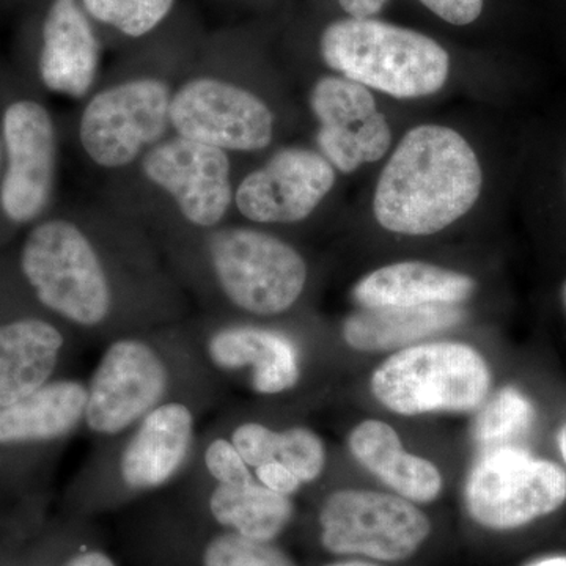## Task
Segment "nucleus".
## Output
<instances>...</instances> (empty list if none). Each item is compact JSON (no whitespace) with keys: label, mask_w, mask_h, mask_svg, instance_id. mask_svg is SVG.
Instances as JSON below:
<instances>
[{"label":"nucleus","mask_w":566,"mask_h":566,"mask_svg":"<svg viewBox=\"0 0 566 566\" xmlns=\"http://www.w3.org/2000/svg\"><path fill=\"white\" fill-rule=\"evenodd\" d=\"M308 103L319 123L316 145L335 169L352 174L389 151L392 133L374 95L359 82L324 76L312 87Z\"/></svg>","instance_id":"nucleus-17"},{"label":"nucleus","mask_w":566,"mask_h":566,"mask_svg":"<svg viewBox=\"0 0 566 566\" xmlns=\"http://www.w3.org/2000/svg\"><path fill=\"white\" fill-rule=\"evenodd\" d=\"M334 182V167L322 153L282 148L234 188V207L252 223H296L319 207Z\"/></svg>","instance_id":"nucleus-18"},{"label":"nucleus","mask_w":566,"mask_h":566,"mask_svg":"<svg viewBox=\"0 0 566 566\" xmlns=\"http://www.w3.org/2000/svg\"><path fill=\"white\" fill-rule=\"evenodd\" d=\"M420 2L442 20L455 25L471 24L483 10V0H420Z\"/></svg>","instance_id":"nucleus-29"},{"label":"nucleus","mask_w":566,"mask_h":566,"mask_svg":"<svg viewBox=\"0 0 566 566\" xmlns=\"http://www.w3.org/2000/svg\"><path fill=\"white\" fill-rule=\"evenodd\" d=\"M349 452L401 497L419 504L438 499L442 475L431 461L406 452L397 431L381 420H364L348 436Z\"/></svg>","instance_id":"nucleus-22"},{"label":"nucleus","mask_w":566,"mask_h":566,"mask_svg":"<svg viewBox=\"0 0 566 566\" xmlns=\"http://www.w3.org/2000/svg\"><path fill=\"white\" fill-rule=\"evenodd\" d=\"M200 357L221 389L244 386L263 398L292 394L304 376V352L286 331L245 319H186Z\"/></svg>","instance_id":"nucleus-11"},{"label":"nucleus","mask_w":566,"mask_h":566,"mask_svg":"<svg viewBox=\"0 0 566 566\" xmlns=\"http://www.w3.org/2000/svg\"><path fill=\"white\" fill-rule=\"evenodd\" d=\"M464 501L480 526L512 531L565 504L566 472L523 447L486 450L469 472Z\"/></svg>","instance_id":"nucleus-13"},{"label":"nucleus","mask_w":566,"mask_h":566,"mask_svg":"<svg viewBox=\"0 0 566 566\" xmlns=\"http://www.w3.org/2000/svg\"><path fill=\"white\" fill-rule=\"evenodd\" d=\"M137 164L142 177L170 199L186 232L216 229L232 210V163L221 148L170 134Z\"/></svg>","instance_id":"nucleus-15"},{"label":"nucleus","mask_w":566,"mask_h":566,"mask_svg":"<svg viewBox=\"0 0 566 566\" xmlns=\"http://www.w3.org/2000/svg\"><path fill=\"white\" fill-rule=\"evenodd\" d=\"M189 468L211 482L226 485H244L255 480L243 457L214 424L200 431L196 455Z\"/></svg>","instance_id":"nucleus-27"},{"label":"nucleus","mask_w":566,"mask_h":566,"mask_svg":"<svg viewBox=\"0 0 566 566\" xmlns=\"http://www.w3.org/2000/svg\"><path fill=\"white\" fill-rule=\"evenodd\" d=\"M91 20L111 25L132 39L155 31L172 11L175 0H81Z\"/></svg>","instance_id":"nucleus-26"},{"label":"nucleus","mask_w":566,"mask_h":566,"mask_svg":"<svg viewBox=\"0 0 566 566\" xmlns=\"http://www.w3.org/2000/svg\"><path fill=\"white\" fill-rule=\"evenodd\" d=\"M482 167L469 142L452 128L411 129L376 185V221L389 232L427 237L463 218L482 191Z\"/></svg>","instance_id":"nucleus-4"},{"label":"nucleus","mask_w":566,"mask_h":566,"mask_svg":"<svg viewBox=\"0 0 566 566\" xmlns=\"http://www.w3.org/2000/svg\"><path fill=\"white\" fill-rule=\"evenodd\" d=\"M275 461L286 465L304 486L311 485L326 468V446L311 428L293 424L279 430Z\"/></svg>","instance_id":"nucleus-28"},{"label":"nucleus","mask_w":566,"mask_h":566,"mask_svg":"<svg viewBox=\"0 0 566 566\" xmlns=\"http://www.w3.org/2000/svg\"><path fill=\"white\" fill-rule=\"evenodd\" d=\"M558 447H560L562 457H564L566 464V424L558 431Z\"/></svg>","instance_id":"nucleus-34"},{"label":"nucleus","mask_w":566,"mask_h":566,"mask_svg":"<svg viewBox=\"0 0 566 566\" xmlns=\"http://www.w3.org/2000/svg\"><path fill=\"white\" fill-rule=\"evenodd\" d=\"M322 57L364 87L395 98H422L444 87L450 57L423 33L371 18H348L324 29Z\"/></svg>","instance_id":"nucleus-6"},{"label":"nucleus","mask_w":566,"mask_h":566,"mask_svg":"<svg viewBox=\"0 0 566 566\" xmlns=\"http://www.w3.org/2000/svg\"><path fill=\"white\" fill-rule=\"evenodd\" d=\"M349 18H371L386 6L387 0H338Z\"/></svg>","instance_id":"nucleus-32"},{"label":"nucleus","mask_w":566,"mask_h":566,"mask_svg":"<svg viewBox=\"0 0 566 566\" xmlns=\"http://www.w3.org/2000/svg\"><path fill=\"white\" fill-rule=\"evenodd\" d=\"M210 409L192 401H170L115 438L95 447L70 480L71 509L99 512L163 493L188 472Z\"/></svg>","instance_id":"nucleus-5"},{"label":"nucleus","mask_w":566,"mask_h":566,"mask_svg":"<svg viewBox=\"0 0 566 566\" xmlns=\"http://www.w3.org/2000/svg\"><path fill=\"white\" fill-rule=\"evenodd\" d=\"M84 340L48 314L0 255V408L69 376Z\"/></svg>","instance_id":"nucleus-9"},{"label":"nucleus","mask_w":566,"mask_h":566,"mask_svg":"<svg viewBox=\"0 0 566 566\" xmlns=\"http://www.w3.org/2000/svg\"><path fill=\"white\" fill-rule=\"evenodd\" d=\"M221 392L186 322L151 327L104 345L87 379L84 428L104 441L170 401H192L212 411Z\"/></svg>","instance_id":"nucleus-3"},{"label":"nucleus","mask_w":566,"mask_h":566,"mask_svg":"<svg viewBox=\"0 0 566 566\" xmlns=\"http://www.w3.org/2000/svg\"><path fill=\"white\" fill-rule=\"evenodd\" d=\"M458 304L363 307L342 324L345 344L356 352L405 349L463 322Z\"/></svg>","instance_id":"nucleus-23"},{"label":"nucleus","mask_w":566,"mask_h":566,"mask_svg":"<svg viewBox=\"0 0 566 566\" xmlns=\"http://www.w3.org/2000/svg\"><path fill=\"white\" fill-rule=\"evenodd\" d=\"M62 566H118L106 551L98 547H81L71 554Z\"/></svg>","instance_id":"nucleus-31"},{"label":"nucleus","mask_w":566,"mask_h":566,"mask_svg":"<svg viewBox=\"0 0 566 566\" xmlns=\"http://www.w3.org/2000/svg\"><path fill=\"white\" fill-rule=\"evenodd\" d=\"M175 85L158 76H134L96 88L85 99L77 140L96 167L128 169L172 134Z\"/></svg>","instance_id":"nucleus-10"},{"label":"nucleus","mask_w":566,"mask_h":566,"mask_svg":"<svg viewBox=\"0 0 566 566\" xmlns=\"http://www.w3.org/2000/svg\"><path fill=\"white\" fill-rule=\"evenodd\" d=\"M172 491L210 526L256 542L274 543L296 513L293 497L268 490L256 480L244 485H226L205 479L191 468Z\"/></svg>","instance_id":"nucleus-20"},{"label":"nucleus","mask_w":566,"mask_h":566,"mask_svg":"<svg viewBox=\"0 0 566 566\" xmlns=\"http://www.w3.org/2000/svg\"><path fill=\"white\" fill-rule=\"evenodd\" d=\"M326 566H378V565L368 564V562H360V560H345V562H335V564H329Z\"/></svg>","instance_id":"nucleus-35"},{"label":"nucleus","mask_w":566,"mask_h":566,"mask_svg":"<svg viewBox=\"0 0 566 566\" xmlns=\"http://www.w3.org/2000/svg\"><path fill=\"white\" fill-rule=\"evenodd\" d=\"M252 472L256 482L262 483L268 490L275 491V493L283 495H290V497L300 493L304 486L303 483L300 482V479H297L286 465L279 463V461H268V463L253 469Z\"/></svg>","instance_id":"nucleus-30"},{"label":"nucleus","mask_w":566,"mask_h":566,"mask_svg":"<svg viewBox=\"0 0 566 566\" xmlns=\"http://www.w3.org/2000/svg\"><path fill=\"white\" fill-rule=\"evenodd\" d=\"M87 381L62 376L0 408V486L44 482L85 422Z\"/></svg>","instance_id":"nucleus-12"},{"label":"nucleus","mask_w":566,"mask_h":566,"mask_svg":"<svg viewBox=\"0 0 566 566\" xmlns=\"http://www.w3.org/2000/svg\"><path fill=\"white\" fill-rule=\"evenodd\" d=\"M2 163H3V151H2V140H0V172H2Z\"/></svg>","instance_id":"nucleus-36"},{"label":"nucleus","mask_w":566,"mask_h":566,"mask_svg":"<svg viewBox=\"0 0 566 566\" xmlns=\"http://www.w3.org/2000/svg\"><path fill=\"white\" fill-rule=\"evenodd\" d=\"M528 566H566V556H553L539 558Z\"/></svg>","instance_id":"nucleus-33"},{"label":"nucleus","mask_w":566,"mask_h":566,"mask_svg":"<svg viewBox=\"0 0 566 566\" xmlns=\"http://www.w3.org/2000/svg\"><path fill=\"white\" fill-rule=\"evenodd\" d=\"M475 292L474 279L423 262H401L365 275L354 285L360 307L460 304Z\"/></svg>","instance_id":"nucleus-21"},{"label":"nucleus","mask_w":566,"mask_h":566,"mask_svg":"<svg viewBox=\"0 0 566 566\" xmlns=\"http://www.w3.org/2000/svg\"><path fill=\"white\" fill-rule=\"evenodd\" d=\"M535 420V408L526 395L515 387L499 390L488 403L480 406L474 423L476 446L486 450L520 447Z\"/></svg>","instance_id":"nucleus-24"},{"label":"nucleus","mask_w":566,"mask_h":566,"mask_svg":"<svg viewBox=\"0 0 566 566\" xmlns=\"http://www.w3.org/2000/svg\"><path fill=\"white\" fill-rule=\"evenodd\" d=\"M10 260L33 300L84 344L188 319V294L158 241L125 223L48 212Z\"/></svg>","instance_id":"nucleus-1"},{"label":"nucleus","mask_w":566,"mask_h":566,"mask_svg":"<svg viewBox=\"0 0 566 566\" xmlns=\"http://www.w3.org/2000/svg\"><path fill=\"white\" fill-rule=\"evenodd\" d=\"M172 134L227 153H253L274 137L271 107L243 85L203 74L175 85Z\"/></svg>","instance_id":"nucleus-16"},{"label":"nucleus","mask_w":566,"mask_h":566,"mask_svg":"<svg viewBox=\"0 0 566 566\" xmlns=\"http://www.w3.org/2000/svg\"><path fill=\"white\" fill-rule=\"evenodd\" d=\"M0 221L28 230L51 212L59 177L57 123L48 104L29 91L0 96Z\"/></svg>","instance_id":"nucleus-8"},{"label":"nucleus","mask_w":566,"mask_h":566,"mask_svg":"<svg viewBox=\"0 0 566 566\" xmlns=\"http://www.w3.org/2000/svg\"><path fill=\"white\" fill-rule=\"evenodd\" d=\"M197 566H296L289 554L270 542H256L234 532L212 531L197 549Z\"/></svg>","instance_id":"nucleus-25"},{"label":"nucleus","mask_w":566,"mask_h":566,"mask_svg":"<svg viewBox=\"0 0 566 566\" xmlns=\"http://www.w3.org/2000/svg\"><path fill=\"white\" fill-rule=\"evenodd\" d=\"M99 63L102 44L81 0H52L41 25L36 85L82 102L96 91Z\"/></svg>","instance_id":"nucleus-19"},{"label":"nucleus","mask_w":566,"mask_h":566,"mask_svg":"<svg viewBox=\"0 0 566 566\" xmlns=\"http://www.w3.org/2000/svg\"><path fill=\"white\" fill-rule=\"evenodd\" d=\"M491 370L475 348L458 342L408 346L371 375V392L400 416L471 412L485 403Z\"/></svg>","instance_id":"nucleus-7"},{"label":"nucleus","mask_w":566,"mask_h":566,"mask_svg":"<svg viewBox=\"0 0 566 566\" xmlns=\"http://www.w3.org/2000/svg\"><path fill=\"white\" fill-rule=\"evenodd\" d=\"M564 303L566 305V283H565V286H564Z\"/></svg>","instance_id":"nucleus-37"},{"label":"nucleus","mask_w":566,"mask_h":566,"mask_svg":"<svg viewBox=\"0 0 566 566\" xmlns=\"http://www.w3.org/2000/svg\"><path fill=\"white\" fill-rule=\"evenodd\" d=\"M158 244L186 294L216 318H277L307 289L303 253L253 227L222 223L208 232L170 233Z\"/></svg>","instance_id":"nucleus-2"},{"label":"nucleus","mask_w":566,"mask_h":566,"mask_svg":"<svg viewBox=\"0 0 566 566\" xmlns=\"http://www.w3.org/2000/svg\"><path fill=\"white\" fill-rule=\"evenodd\" d=\"M319 539L335 556L382 562L411 557L431 531L430 520L401 495L338 490L324 499L318 515Z\"/></svg>","instance_id":"nucleus-14"}]
</instances>
